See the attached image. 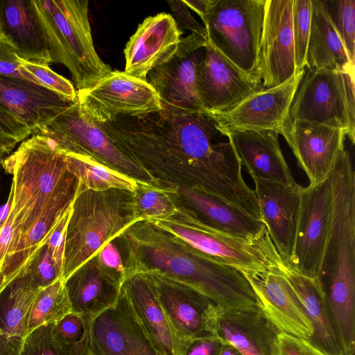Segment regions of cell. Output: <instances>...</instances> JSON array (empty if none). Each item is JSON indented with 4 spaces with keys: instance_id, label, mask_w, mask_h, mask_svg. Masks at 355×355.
Masks as SVG:
<instances>
[{
    "instance_id": "44dd1931",
    "label": "cell",
    "mask_w": 355,
    "mask_h": 355,
    "mask_svg": "<svg viewBox=\"0 0 355 355\" xmlns=\"http://www.w3.org/2000/svg\"><path fill=\"white\" fill-rule=\"evenodd\" d=\"M182 33L170 14L146 17L125 45L123 71L146 81L148 73L177 49Z\"/></svg>"
},
{
    "instance_id": "8fae6325",
    "label": "cell",
    "mask_w": 355,
    "mask_h": 355,
    "mask_svg": "<svg viewBox=\"0 0 355 355\" xmlns=\"http://www.w3.org/2000/svg\"><path fill=\"white\" fill-rule=\"evenodd\" d=\"M77 101L81 113L98 124L162 110L157 93L147 81L118 70L112 71L93 86L78 90Z\"/></svg>"
},
{
    "instance_id": "f35d334b",
    "label": "cell",
    "mask_w": 355,
    "mask_h": 355,
    "mask_svg": "<svg viewBox=\"0 0 355 355\" xmlns=\"http://www.w3.org/2000/svg\"><path fill=\"white\" fill-rule=\"evenodd\" d=\"M23 268L40 289L62 279V268L53 259L49 248L44 243H42L32 254Z\"/></svg>"
},
{
    "instance_id": "f5cc1de1",
    "label": "cell",
    "mask_w": 355,
    "mask_h": 355,
    "mask_svg": "<svg viewBox=\"0 0 355 355\" xmlns=\"http://www.w3.org/2000/svg\"><path fill=\"white\" fill-rule=\"evenodd\" d=\"M219 355H242L234 346L224 343Z\"/></svg>"
},
{
    "instance_id": "4dcf8cb0",
    "label": "cell",
    "mask_w": 355,
    "mask_h": 355,
    "mask_svg": "<svg viewBox=\"0 0 355 355\" xmlns=\"http://www.w3.org/2000/svg\"><path fill=\"white\" fill-rule=\"evenodd\" d=\"M312 16L306 68L354 71L345 48L320 1L311 0Z\"/></svg>"
},
{
    "instance_id": "8992f818",
    "label": "cell",
    "mask_w": 355,
    "mask_h": 355,
    "mask_svg": "<svg viewBox=\"0 0 355 355\" xmlns=\"http://www.w3.org/2000/svg\"><path fill=\"white\" fill-rule=\"evenodd\" d=\"M266 0H211L202 20L207 42L261 83L260 45Z\"/></svg>"
},
{
    "instance_id": "74e56055",
    "label": "cell",
    "mask_w": 355,
    "mask_h": 355,
    "mask_svg": "<svg viewBox=\"0 0 355 355\" xmlns=\"http://www.w3.org/2000/svg\"><path fill=\"white\" fill-rule=\"evenodd\" d=\"M311 16V0H293V30L296 71L306 67Z\"/></svg>"
},
{
    "instance_id": "b9f144b4",
    "label": "cell",
    "mask_w": 355,
    "mask_h": 355,
    "mask_svg": "<svg viewBox=\"0 0 355 355\" xmlns=\"http://www.w3.org/2000/svg\"><path fill=\"white\" fill-rule=\"evenodd\" d=\"M21 60L9 42L0 41V76L19 78L40 85L33 76L23 69Z\"/></svg>"
},
{
    "instance_id": "5b68a950",
    "label": "cell",
    "mask_w": 355,
    "mask_h": 355,
    "mask_svg": "<svg viewBox=\"0 0 355 355\" xmlns=\"http://www.w3.org/2000/svg\"><path fill=\"white\" fill-rule=\"evenodd\" d=\"M44 31L51 63L69 71L78 90L87 89L112 69L98 55L87 0H33Z\"/></svg>"
},
{
    "instance_id": "d590c367",
    "label": "cell",
    "mask_w": 355,
    "mask_h": 355,
    "mask_svg": "<svg viewBox=\"0 0 355 355\" xmlns=\"http://www.w3.org/2000/svg\"><path fill=\"white\" fill-rule=\"evenodd\" d=\"M53 324L42 325L24 338L18 355H87L88 341L71 345L60 344L53 334Z\"/></svg>"
},
{
    "instance_id": "ee69618b",
    "label": "cell",
    "mask_w": 355,
    "mask_h": 355,
    "mask_svg": "<svg viewBox=\"0 0 355 355\" xmlns=\"http://www.w3.org/2000/svg\"><path fill=\"white\" fill-rule=\"evenodd\" d=\"M71 210V205L64 213L54 228L42 243L47 245L52 257L62 270L64 263L66 230Z\"/></svg>"
},
{
    "instance_id": "f546056e",
    "label": "cell",
    "mask_w": 355,
    "mask_h": 355,
    "mask_svg": "<svg viewBox=\"0 0 355 355\" xmlns=\"http://www.w3.org/2000/svg\"><path fill=\"white\" fill-rule=\"evenodd\" d=\"M279 269L290 283L313 325V335L309 341L329 355H344L321 279L304 276L284 263Z\"/></svg>"
},
{
    "instance_id": "7dc6e473",
    "label": "cell",
    "mask_w": 355,
    "mask_h": 355,
    "mask_svg": "<svg viewBox=\"0 0 355 355\" xmlns=\"http://www.w3.org/2000/svg\"><path fill=\"white\" fill-rule=\"evenodd\" d=\"M31 134V131L26 125L0 107L1 136L21 142L26 139Z\"/></svg>"
},
{
    "instance_id": "11a10c76",
    "label": "cell",
    "mask_w": 355,
    "mask_h": 355,
    "mask_svg": "<svg viewBox=\"0 0 355 355\" xmlns=\"http://www.w3.org/2000/svg\"><path fill=\"white\" fill-rule=\"evenodd\" d=\"M87 355H96V354H94L89 348V349H88V354Z\"/></svg>"
},
{
    "instance_id": "60d3db41",
    "label": "cell",
    "mask_w": 355,
    "mask_h": 355,
    "mask_svg": "<svg viewBox=\"0 0 355 355\" xmlns=\"http://www.w3.org/2000/svg\"><path fill=\"white\" fill-rule=\"evenodd\" d=\"M90 321L86 320L79 314L71 312L53 324V336L62 345H74L87 337Z\"/></svg>"
},
{
    "instance_id": "5bb4252c",
    "label": "cell",
    "mask_w": 355,
    "mask_h": 355,
    "mask_svg": "<svg viewBox=\"0 0 355 355\" xmlns=\"http://www.w3.org/2000/svg\"><path fill=\"white\" fill-rule=\"evenodd\" d=\"M88 347L96 355H160L121 287L115 305L89 322Z\"/></svg>"
},
{
    "instance_id": "7bdbcfd3",
    "label": "cell",
    "mask_w": 355,
    "mask_h": 355,
    "mask_svg": "<svg viewBox=\"0 0 355 355\" xmlns=\"http://www.w3.org/2000/svg\"><path fill=\"white\" fill-rule=\"evenodd\" d=\"M277 355H329L309 340L280 332L277 337Z\"/></svg>"
},
{
    "instance_id": "2e32d148",
    "label": "cell",
    "mask_w": 355,
    "mask_h": 355,
    "mask_svg": "<svg viewBox=\"0 0 355 355\" xmlns=\"http://www.w3.org/2000/svg\"><path fill=\"white\" fill-rule=\"evenodd\" d=\"M306 173L309 184L327 179L347 137L345 130L302 120H287L280 133Z\"/></svg>"
},
{
    "instance_id": "f6af8a7d",
    "label": "cell",
    "mask_w": 355,
    "mask_h": 355,
    "mask_svg": "<svg viewBox=\"0 0 355 355\" xmlns=\"http://www.w3.org/2000/svg\"><path fill=\"white\" fill-rule=\"evenodd\" d=\"M94 257L104 270L123 282L125 265L114 240L105 243Z\"/></svg>"
},
{
    "instance_id": "db71d44e",
    "label": "cell",
    "mask_w": 355,
    "mask_h": 355,
    "mask_svg": "<svg viewBox=\"0 0 355 355\" xmlns=\"http://www.w3.org/2000/svg\"><path fill=\"white\" fill-rule=\"evenodd\" d=\"M0 41H7V42H9V40L6 38V37L3 33L1 27H0Z\"/></svg>"
},
{
    "instance_id": "484cf974",
    "label": "cell",
    "mask_w": 355,
    "mask_h": 355,
    "mask_svg": "<svg viewBox=\"0 0 355 355\" xmlns=\"http://www.w3.org/2000/svg\"><path fill=\"white\" fill-rule=\"evenodd\" d=\"M144 331L160 355H181L175 338L160 305L151 279L142 273L124 277L121 285Z\"/></svg>"
},
{
    "instance_id": "e0dca14e",
    "label": "cell",
    "mask_w": 355,
    "mask_h": 355,
    "mask_svg": "<svg viewBox=\"0 0 355 355\" xmlns=\"http://www.w3.org/2000/svg\"><path fill=\"white\" fill-rule=\"evenodd\" d=\"M263 89L207 42L198 76V91L205 112H227Z\"/></svg>"
},
{
    "instance_id": "cb8c5ba5",
    "label": "cell",
    "mask_w": 355,
    "mask_h": 355,
    "mask_svg": "<svg viewBox=\"0 0 355 355\" xmlns=\"http://www.w3.org/2000/svg\"><path fill=\"white\" fill-rule=\"evenodd\" d=\"M176 192L200 221L220 234L248 241L269 235L263 221L217 196L185 187L179 188Z\"/></svg>"
},
{
    "instance_id": "836d02e7",
    "label": "cell",
    "mask_w": 355,
    "mask_h": 355,
    "mask_svg": "<svg viewBox=\"0 0 355 355\" xmlns=\"http://www.w3.org/2000/svg\"><path fill=\"white\" fill-rule=\"evenodd\" d=\"M71 312L64 280L60 279L37 295L29 312L28 333L42 325L56 323Z\"/></svg>"
},
{
    "instance_id": "52a82bcc",
    "label": "cell",
    "mask_w": 355,
    "mask_h": 355,
    "mask_svg": "<svg viewBox=\"0 0 355 355\" xmlns=\"http://www.w3.org/2000/svg\"><path fill=\"white\" fill-rule=\"evenodd\" d=\"M148 222L207 258L242 272H261L284 263L270 235L254 241L226 236L205 225L187 207H178L173 215Z\"/></svg>"
},
{
    "instance_id": "bcb514c9",
    "label": "cell",
    "mask_w": 355,
    "mask_h": 355,
    "mask_svg": "<svg viewBox=\"0 0 355 355\" xmlns=\"http://www.w3.org/2000/svg\"><path fill=\"white\" fill-rule=\"evenodd\" d=\"M167 3L175 16L173 18L180 30H189L191 33L196 34L207 41L204 26L195 19L182 0L168 1Z\"/></svg>"
},
{
    "instance_id": "c3c4849f",
    "label": "cell",
    "mask_w": 355,
    "mask_h": 355,
    "mask_svg": "<svg viewBox=\"0 0 355 355\" xmlns=\"http://www.w3.org/2000/svg\"><path fill=\"white\" fill-rule=\"evenodd\" d=\"M224 342L211 335L192 340L182 355H219Z\"/></svg>"
},
{
    "instance_id": "7c38bea8",
    "label": "cell",
    "mask_w": 355,
    "mask_h": 355,
    "mask_svg": "<svg viewBox=\"0 0 355 355\" xmlns=\"http://www.w3.org/2000/svg\"><path fill=\"white\" fill-rule=\"evenodd\" d=\"M207 42L189 34L148 73L146 81L157 93L162 109L175 113L205 112L198 91V76Z\"/></svg>"
},
{
    "instance_id": "8d00e7d4",
    "label": "cell",
    "mask_w": 355,
    "mask_h": 355,
    "mask_svg": "<svg viewBox=\"0 0 355 355\" xmlns=\"http://www.w3.org/2000/svg\"><path fill=\"white\" fill-rule=\"evenodd\" d=\"M352 64H355V1H320Z\"/></svg>"
},
{
    "instance_id": "ba28073f",
    "label": "cell",
    "mask_w": 355,
    "mask_h": 355,
    "mask_svg": "<svg viewBox=\"0 0 355 355\" xmlns=\"http://www.w3.org/2000/svg\"><path fill=\"white\" fill-rule=\"evenodd\" d=\"M31 135L46 139L65 154L90 156L140 182L151 185L156 182L146 168L114 144L98 123L81 113L77 101Z\"/></svg>"
},
{
    "instance_id": "603a6c76",
    "label": "cell",
    "mask_w": 355,
    "mask_h": 355,
    "mask_svg": "<svg viewBox=\"0 0 355 355\" xmlns=\"http://www.w3.org/2000/svg\"><path fill=\"white\" fill-rule=\"evenodd\" d=\"M71 102L31 81L0 76V107L31 132L44 127Z\"/></svg>"
},
{
    "instance_id": "277c9868",
    "label": "cell",
    "mask_w": 355,
    "mask_h": 355,
    "mask_svg": "<svg viewBox=\"0 0 355 355\" xmlns=\"http://www.w3.org/2000/svg\"><path fill=\"white\" fill-rule=\"evenodd\" d=\"M2 168L13 175L14 196L9 214L13 237L7 256L40 218L67 166L64 153L46 139L31 135L4 159Z\"/></svg>"
},
{
    "instance_id": "4316f807",
    "label": "cell",
    "mask_w": 355,
    "mask_h": 355,
    "mask_svg": "<svg viewBox=\"0 0 355 355\" xmlns=\"http://www.w3.org/2000/svg\"><path fill=\"white\" fill-rule=\"evenodd\" d=\"M0 27L19 58L42 65L51 64L33 1L0 0Z\"/></svg>"
},
{
    "instance_id": "f907efd6",
    "label": "cell",
    "mask_w": 355,
    "mask_h": 355,
    "mask_svg": "<svg viewBox=\"0 0 355 355\" xmlns=\"http://www.w3.org/2000/svg\"><path fill=\"white\" fill-rule=\"evenodd\" d=\"M182 1L188 8H189L190 9L193 10L200 16L202 21L204 19L211 3V0Z\"/></svg>"
},
{
    "instance_id": "e575fe53",
    "label": "cell",
    "mask_w": 355,
    "mask_h": 355,
    "mask_svg": "<svg viewBox=\"0 0 355 355\" xmlns=\"http://www.w3.org/2000/svg\"><path fill=\"white\" fill-rule=\"evenodd\" d=\"M174 191L151 184H142L132 193L135 215L141 220H155L168 218L178 210L172 196Z\"/></svg>"
},
{
    "instance_id": "6da1fadb",
    "label": "cell",
    "mask_w": 355,
    "mask_h": 355,
    "mask_svg": "<svg viewBox=\"0 0 355 355\" xmlns=\"http://www.w3.org/2000/svg\"><path fill=\"white\" fill-rule=\"evenodd\" d=\"M98 125L114 145L148 171L183 172L185 187L205 191L241 209L255 199L254 190L243 179L230 132L208 112L162 109Z\"/></svg>"
},
{
    "instance_id": "816d5d0a",
    "label": "cell",
    "mask_w": 355,
    "mask_h": 355,
    "mask_svg": "<svg viewBox=\"0 0 355 355\" xmlns=\"http://www.w3.org/2000/svg\"><path fill=\"white\" fill-rule=\"evenodd\" d=\"M18 143L13 139L0 135V170L4 159L11 154Z\"/></svg>"
},
{
    "instance_id": "30bf717a",
    "label": "cell",
    "mask_w": 355,
    "mask_h": 355,
    "mask_svg": "<svg viewBox=\"0 0 355 355\" xmlns=\"http://www.w3.org/2000/svg\"><path fill=\"white\" fill-rule=\"evenodd\" d=\"M333 220L329 176L317 184L302 187L289 264L297 272L321 279Z\"/></svg>"
},
{
    "instance_id": "ffe728a7",
    "label": "cell",
    "mask_w": 355,
    "mask_h": 355,
    "mask_svg": "<svg viewBox=\"0 0 355 355\" xmlns=\"http://www.w3.org/2000/svg\"><path fill=\"white\" fill-rule=\"evenodd\" d=\"M210 327L212 335L234 346L242 355H277L281 331L257 307L215 305Z\"/></svg>"
},
{
    "instance_id": "9c48e42d",
    "label": "cell",
    "mask_w": 355,
    "mask_h": 355,
    "mask_svg": "<svg viewBox=\"0 0 355 355\" xmlns=\"http://www.w3.org/2000/svg\"><path fill=\"white\" fill-rule=\"evenodd\" d=\"M354 71L305 67L288 120H302L345 131L355 141Z\"/></svg>"
},
{
    "instance_id": "1f68e13d",
    "label": "cell",
    "mask_w": 355,
    "mask_h": 355,
    "mask_svg": "<svg viewBox=\"0 0 355 355\" xmlns=\"http://www.w3.org/2000/svg\"><path fill=\"white\" fill-rule=\"evenodd\" d=\"M22 267L0 284V331L8 336L24 338L32 304L41 291Z\"/></svg>"
},
{
    "instance_id": "4fadbf2b",
    "label": "cell",
    "mask_w": 355,
    "mask_h": 355,
    "mask_svg": "<svg viewBox=\"0 0 355 355\" xmlns=\"http://www.w3.org/2000/svg\"><path fill=\"white\" fill-rule=\"evenodd\" d=\"M304 73L305 68L297 70L284 83L253 93L227 112L209 113L229 132L273 130L280 134Z\"/></svg>"
},
{
    "instance_id": "7402d4cb",
    "label": "cell",
    "mask_w": 355,
    "mask_h": 355,
    "mask_svg": "<svg viewBox=\"0 0 355 355\" xmlns=\"http://www.w3.org/2000/svg\"><path fill=\"white\" fill-rule=\"evenodd\" d=\"M261 218L270 239L285 264H289L294 243L303 187L287 185L252 177Z\"/></svg>"
},
{
    "instance_id": "ab89813d",
    "label": "cell",
    "mask_w": 355,
    "mask_h": 355,
    "mask_svg": "<svg viewBox=\"0 0 355 355\" xmlns=\"http://www.w3.org/2000/svg\"><path fill=\"white\" fill-rule=\"evenodd\" d=\"M21 66L40 85L71 102L74 103L77 101V91L72 83L53 71L49 66L24 60H21Z\"/></svg>"
},
{
    "instance_id": "9a60e30c",
    "label": "cell",
    "mask_w": 355,
    "mask_h": 355,
    "mask_svg": "<svg viewBox=\"0 0 355 355\" xmlns=\"http://www.w3.org/2000/svg\"><path fill=\"white\" fill-rule=\"evenodd\" d=\"M293 0H266L260 45L263 88L277 86L296 72Z\"/></svg>"
},
{
    "instance_id": "ac0fdd59",
    "label": "cell",
    "mask_w": 355,
    "mask_h": 355,
    "mask_svg": "<svg viewBox=\"0 0 355 355\" xmlns=\"http://www.w3.org/2000/svg\"><path fill=\"white\" fill-rule=\"evenodd\" d=\"M242 272L254 291L257 308L275 327L281 332L311 340L313 325L279 268L261 272Z\"/></svg>"
},
{
    "instance_id": "d4e9b609",
    "label": "cell",
    "mask_w": 355,
    "mask_h": 355,
    "mask_svg": "<svg viewBox=\"0 0 355 355\" xmlns=\"http://www.w3.org/2000/svg\"><path fill=\"white\" fill-rule=\"evenodd\" d=\"M122 283L121 279L104 270L96 257L64 281L72 312L89 321L115 305Z\"/></svg>"
},
{
    "instance_id": "d6a6232c",
    "label": "cell",
    "mask_w": 355,
    "mask_h": 355,
    "mask_svg": "<svg viewBox=\"0 0 355 355\" xmlns=\"http://www.w3.org/2000/svg\"><path fill=\"white\" fill-rule=\"evenodd\" d=\"M65 158L67 171L77 178L80 190L102 191L116 189L133 193L140 185L148 184L140 182L90 156L65 154Z\"/></svg>"
},
{
    "instance_id": "3957f363",
    "label": "cell",
    "mask_w": 355,
    "mask_h": 355,
    "mask_svg": "<svg viewBox=\"0 0 355 355\" xmlns=\"http://www.w3.org/2000/svg\"><path fill=\"white\" fill-rule=\"evenodd\" d=\"M139 221L132 209V192L78 188L66 230L62 279Z\"/></svg>"
},
{
    "instance_id": "681fc988",
    "label": "cell",
    "mask_w": 355,
    "mask_h": 355,
    "mask_svg": "<svg viewBox=\"0 0 355 355\" xmlns=\"http://www.w3.org/2000/svg\"><path fill=\"white\" fill-rule=\"evenodd\" d=\"M23 338L8 336L0 331V355H18Z\"/></svg>"
},
{
    "instance_id": "d6986e66",
    "label": "cell",
    "mask_w": 355,
    "mask_h": 355,
    "mask_svg": "<svg viewBox=\"0 0 355 355\" xmlns=\"http://www.w3.org/2000/svg\"><path fill=\"white\" fill-rule=\"evenodd\" d=\"M148 276L154 284L171 328L182 346V354L192 340L212 335L210 320L212 309L216 305L213 301L188 286Z\"/></svg>"
},
{
    "instance_id": "f1b7e54d",
    "label": "cell",
    "mask_w": 355,
    "mask_h": 355,
    "mask_svg": "<svg viewBox=\"0 0 355 355\" xmlns=\"http://www.w3.org/2000/svg\"><path fill=\"white\" fill-rule=\"evenodd\" d=\"M241 164L251 175L287 185L297 182L273 130L230 132Z\"/></svg>"
},
{
    "instance_id": "83f0119b",
    "label": "cell",
    "mask_w": 355,
    "mask_h": 355,
    "mask_svg": "<svg viewBox=\"0 0 355 355\" xmlns=\"http://www.w3.org/2000/svg\"><path fill=\"white\" fill-rule=\"evenodd\" d=\"M78 185L77 178L67 171L36 223L19 239L6 257L0 271V284L18 272L50 234L71 205Z\"/></svg>"
},
{
    "instance_id": "7a4b0ae2",
    "label": "cell",
    "mask_w": 355,
    "mask_h": 355,
    "mask_svg": "<svg viewBox=\"0 0 355 355\" xmlns=\"http://www.w3.org/2000/svg\"><path fill=\"white\" fill-rule=\"evenodd\" d=\"M117 238L128 256L124 277L143 273L170 280L198 291L220 306L257 307L254 291L240 270L207 258L148 221L135 223Z\"/></svg>"
}]
</instances>
